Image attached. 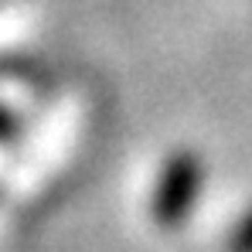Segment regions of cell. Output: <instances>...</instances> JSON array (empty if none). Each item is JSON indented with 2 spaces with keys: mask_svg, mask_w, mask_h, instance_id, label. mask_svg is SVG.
<instances>
[{
  "mask_svg": "<svg viewBox=\"0 0 252 252\" xmlns=\"http://www.w3.org/2000/svg\"><path fill=\"white\" fill-rule=\"evenodd\" d=\"M201 191V160L191 150H177L170 154V160L164 164L154 198H150V215L160 228H177L188 221V215L198 201Z\"/></svg>",
  "mask_w": 252,
  "mask_h": 252,
  "instance_id": "obj_1",
  "label": "cell"
},
{
  "mask_svg": "<svg viewBox=\"0 0 252 252\" xmlns=\"http://www.w3.org/2000/svg\"><path fill=\"white\" fill-rule=\"evenodd\" d=\"M228 252H252V208L239 218V225L228 235Z\"/></svg>",
  "mask_w": 252,
  "mask_h": 252,
  "instance_id": "obj_2",
  "label": "cell"
}]
</instances>
